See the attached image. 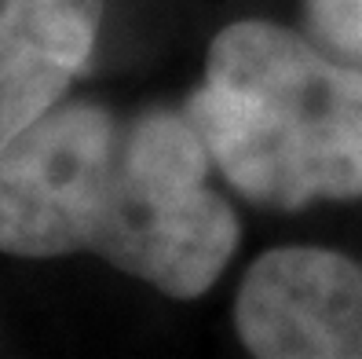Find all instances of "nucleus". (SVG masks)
Here are the masks:
<instances>
[{
	"label": "nucleus",
	"mask_w": 362,
	"mask_h": 359,
	"mask_svg": "<svg viewBox=\"0 0 362 359\" xmlns=\"http://www.w3.org/2000/svg\"><path fill=\"white\" fill-rule=\"evenodd\" d=\"M238 334L264 359H362V268L326 249H274L249 268Z\"/></svg>",
	"instance_id": "7ed1b4c3"
},
{
	"label": "nucleus",
	"mask_w": 362,
	"mask_h": 359,
	"mask_svg": "<svg viewBox=\"0 0 362 359\" xmlns=\"http://www.w3.org/2000/svg\"><path fill=\"white\" fill-rule=\"evenodd\" d=\"M187 121L252 202L362 195V70L337 67L271 23H234L209 48Z\"/></svg>",
	"instance_id": "f03ea898"
},
{
	"label": "nucleus",
	"mask_w": 362,
	"mask_h": 359,
	"mask_svg": "<svg viewBox=\"0 0 362 359\" xmlns=\"http://www.w3.org/2000/svg\"><path fill=\"white\" fill-rule=\"evenodd\" d=\"M103 0H0V151L45 118L84 67Z\"/></svg>",
	"instance_id": "20e7f679"
},
{
	"label": "nucleus",
	"mask_w": 362,
	"mask_h": 359,
	"mask_svg": "<svg viewBox=\"0 0 362 359\" xmlns=\"http://www.w3.org/2000/svg\"><path fill=\"white\" fill-rule=\"evenodd\" d=\"M209 161L198 129L176 114L117 121L84 103L48 110L0 151V249H95L173 297H198L238 242L230 205L209 187Z\"/></svg>",
	"instance_id": "f257e3e1"
},
{
	"label": "nucleus",
	"mask_w": 362,
	"mask_h": 359,
	"mask_svg": "<svg viewBox=\"0 0 362 359\" xmlns=\"http://www.w3.org/2000/svg\"><path fill=\"white\" fill-rule=\"evenodd\" d=\"M315 30L333 48L362 62V0H308Z\"/></svg>",
	"instance_id": "39448f33"
}]
</instances>
